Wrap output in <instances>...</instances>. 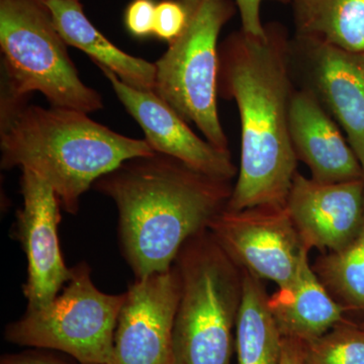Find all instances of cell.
I'll list each match as a JSON object with an SVG mask.
<instances>
[{
    "instance_id": "16",
    "label": "cell",
    "mask_w": 364,
    "mask_h": 364,
    "mask_svg": "<svg viewBox=\"0 0 364 364\" xmlns=\"http://www.w3.org/2000/svg\"><path fill=\"white\" fill-rule=\"evenodd\" d=\"M66 44L87 54L97 66L116 74L136 90L154 91L155 63L122 51L91 23L79 0H46Z\"/></svg>"
},
{
    "instance_id": "5",
    "label": "cell",
    "mask_w": 364,
    "mask_h": 364,
    "mask_svg": "<svg viewBox=\"0 0 364 364\" xmlns=\"http://www.w3.org/2000/svg\"><path fill=\"white\" fill-rule=\"evenodd\" d=\"M46 0H0V48L6 82L14 98L42 93L51 107L90 114L102 95L83 83Z\"/></svg>"
},
{
    "instance_id": "14",
    "label": "cell",
    "mask_w": 364,
    "mask_h": 364,
    "mask_svg": "<svg viewBox=\"0 0 364 364\" xmlns=\"http://www.w3.org/2000/svg\"><path fill=\"white\" fill-rule=\"evenodd\" d=\"M289 134L296 156L311 178L324 183L363 178V165L334 119L306 88L294 91Z\"/></svg>"
},
{
    "instance_id": "12",
    "label": "cell",
    "mask_w": 364,
    "mask_h": 364,
    "mask_svg": "<svg viewBox=\"0 0 364 364\" xmlns=\"http://www.w3.org/2000/svg\"><path fill=\"white\" fill-rule=\"evenodd\" d=\"M98 67L155 152L176 158L208 176L229 181L237 178L239 168L230 151L219 149L196 135L188 122L154 91L131 87L109 69Z\"/></svg>"
},
{
    "instance_id": "26",
    "label": "cell",
    "mask_w": 364,
    "mask_h": 364,
    "mask_svg": "<svg viewBox=\"0 0 364 364\" xmlns=\"http://www.w3.org/2000/svg\"><path fill=\"white\" fill-rule=\"evenodd\" d=\"M358 325L360 326V327L364 328V320L363 321V322L360 323V324Z\"/></svg>"
},
{
    "instance_id": "18",
    "label": "cell",
    "mask_w": 364,
    "mask_h": 364,
    "mask_svg": "<svg viewBox=\"0 0 364 364\" xmlns=\"http://www.w3.org/2000/svg\"><path fill=\"white\" fill-rule=\"evenodd\" d=\"M294 35L364 52V0H289Z\"/></svg>"
},
{
    "instance_id": "7",
    "label": "cell",
    "mask_w": 364,
    "mask_h": 364,
    "mask_svg": "<svg viewBox=\"0 0 364 364\" xmlns=\"http://www.w3.org/2000/svg\"><path fill=\"white\" fill-rule=\"evenodd\" d=\"M87 263L72 267L71 279L49 305L26 310L6 325L4 339L28 348L52 349L85 364H109L117 318L126 294L102 293Z\"/></svg>"
},
{
    "instance_id": "27",
    "label": "cell",
    "mask_w": 364,
    "mask_h": 364,
    "mask_svg": "<svg viewBox=\"0 0 364 364\" xmlns=\"http://www.w3.org/2000/svg\"><path fill=\"white\" fill-rule=\"evenodd\" d=\"M363 181H364V176H363Z\"/></svg>"
},
{
    "instance_id": "21",
    "label": "cell",
    "mask_w": 364,
    "mask_h": 364,
    "mask_svg": "<svg viewBox=\"0 0 364 364\" xmlns=\"http://www.w3.org/2000/svg\"><path fill=\"white\" fill-rule=\"evenodd\" d=\"M186 11L179 0H162L156 4L154 35L160 40L171 43L183 31Z\"/></svg>"
},
{
    "instance_id": "23",
    "label": "cell",
    "mask_w": 364,
    "mask_h": 364,
    "mask_svg": "<svg viewBox=\"0 0 364 364\" xmlns=\"http://www.w3.org/2000/svg\"><path fill=\"white\" fill-rule=\"evenodd\" d=\"M0 364H85L63 352L45 348H28L18 353L6 354Z\"/></svg>"
},
{
    "instance_id": "4",
    "label": "cell",
    "mask_w": 364,
    "mask_h": 364,
    "mask_svg": "<svg viewBox=\"0 0 364 364\" xmlns=\"http://www.w3.org/2000/svg\"><path fill=\"white\" fill-rule=\"evenodd\" d=\"M174 265L181 279V296L171 364H232L243 269L208 229L186 242Z\"/></svg>"
},
{
    "instance_id": "8",
    "label": "cell",
    "mask_w": 364,
    "mask_h": 364,
    "mask_svg": "<svg viewBox=\"0 0 364 364\" xmlns=\"http://www.w3.org/2000/svg\"><path fill=\"white\" fill-rule=\"evenodd\" d=\"M220 247L242 269L277 287L294 279L309 256L284 205L225 208L208 228Z\"/></svg>"
},
{
    "instance_id": "25",
    "label": "cell",
    "mask_w": 364,
    "mask_h": 364,
    "mask_svg": "<svg viewBox=\"0 0 364 364\" xmlns=\"http://www.w3.org/2000/svg\"><path fill=\"white\" fill-rule=\"evenodd\" d=\"M280 364H306L303 342L282 337Z\"/></svg>"
},
{
    "instance_id": "22",
    "label": "cell",
    "mask_w": 364,
    "mask_h": 364,
    "mask_svg": "<svg viewBox=\"0 0 364 364\" xmlns=\"http://www.w3.org/2000/svg\"><path fill=\"white\" fill-rule=\"evenodd\" d=\"M156 4L153 0H133L124 11V25L136 38L154 35Z\"/></svg>"
},
{
    "instance_id": "9",
    "label": "cell",
    "mask_w": 364,
    "mask_h": 364,
    "mask_svg": "<svg viewBox=\"0 0 364 364\" xmlns=\"http://www.w3.org/2000/svg\"><path fill=\"white\" fill-rule=\"evenodd\" d=\"M291 55L299 87L313 93L339 124L364 171V52L294 36Z\"/></svg>"
},
{
    "instance_id": "6",
    "label": "cell",
    "mask_w": 364,
    "mask_h": 364,
    "mask_svg": "<svg viewBox=\"0 0 364 364\" xmlns=\"http://www.w3.org/2000/svg\"><path fill=\"white\" fill-rule=\"evenodd\" d=\"M186 11L183 31L157 60L154 92L205 140L229 150L218 109L219 37L238 9L234 0H179Z\"/></svg>"
},
{
    "instance_id": "3",
    "label": "cell",
    "mask_w": 364,
    "mask_h": 364,
    "mask_svg": "<svg viewBox=\"0 0 364 364\" xmlns=\"http://www.w3.org/2000/svg\"><path fill=\"white\" fill-rule=\"evenodd\" d=\"M1 168L30 170L47 182L63 210L76 215L80 198L95 182L132 158L155 151L75 109L28 105L1 95Z\"/></svg>"
},
{
    "instance_id": "19",
    "label": "cell",
    "mask_w": 364,
    "mask_h": 364,
    "mask_svg": "<svg viewBox=\"0 0 364 364\" xmlns=\"http://www.w3.org/2000/svg\"><path fill=\"white\" fill-rule=\"evenodd\" d=\"M311 265L321 284L346 314L364 313V225L348 245L321 253Z\"/></svg>"
},
{
    "instance_id": "15",
    "label": "cell",
    "mask_w": 364,
    "mask_h": 364,
    "mask_svg": "<svg viewBox=\"0 0 364 364\" xmlns=\"http://www.w3.org/2000/svg\"><path fill=\"white\" fill-rule=\"evenodd\" d=\"M268 308L282 336L303 343L318 338L347 318L344 309L314 272L309 256L291 282L269 294Z\"/></svg>"
},
{
    "instance_id": "13",
    "label": "cell",
    "mask_w": 364,
    "mask_h": 364,
    "mask_svg": "<svg viewBox=\"0 0 364 364\" xmlns=\"http://www.w3.org/2000/svg\"><path fill=\"white\" fill-rule=\"evenodd\" d=\"M286 208L309 252L340 250L364 225L363 178L324 183L298 171Z\"/></svg>"
},
{
    "instance_id": "10",
    "label": "cell",
    "mask_w": 364,
    "mask_h": 364,
    "mask_svg": "<svg viewBox=\"0 0 364 364\" xmlns=\"http://www.w3.org/2000/svg\"><path fill=\"white\" fill-rule=\"evenodd\" d=\"M124 294L109 364H171L174 318L181 296L176 265L134 280Z\"/></svg>"
},
{
    "instance_id": "11",
    "label": "cell",
    "mask_w": 364,
    "mask_h": 364,
    "mask_svg": "<svg viewBox=\"0 0 364 364\" xmlns=\"http://www.w3.org/2000/svg\"><path fill=\"white\" fill-rule=\"evenodd\" d=\"M23 205L16 213L14 236L28 261V279L23 293L26 310H38L58 296L72 277L62 255L58 237L61 222L56 193L47 182L30 170L21 169Z\"/></svg>"
},
{
    "instance_id": "2",
    "label": "cell",
    "mask_w": 364,
    "mask_h": 364,
    "mask_svg": "<svg viewBox=\"0 0 364 364\" xmlns=\"http://www.w3.org/2000/svg\"><path fill=\"white\" fill-rule=\"evenodd\" d=\"M233 186L155 152L127 160L92 188L116 205L122 253L142 279L173 267L186 242L227 208Z\"/></svg>"
},
{
    "instance_id": "20",
    "label": "cell",
    "mask_w": 364,
    "mask_h": 364,
    "mask_svg": "<svg viewBox=\"0 0 364 364\" xmlns=\"http://www.w3.org/2000/svg\"><path fill=\"white\" fill-rule=\"evenodd\" d=\"M306 364H364V328L348 318L304 343Z\"/></svg>"
},
{
    "instance_id": "1",
    "label": "cell",
    "mask_w": 364,
    "mask_h": 364,
    "mask_svg": "<svg viewBox=\"0 0 364 364\" xmlns=\"http://www.w3.org/2000/svg\"><path fill=\"white\" fill-rule=\"evenodd\" d=\"M291 38L282 23L254 36L242 28L220 44L219 95L234 100L241 124L238 176L228 210L284 205L298 172L289 134L296 87Z\"/></svg>"
},
{
    "instance_id": "24",
    "label": "cell",
    "mask_w": 364,
    "mask_h": 364,
    "mask_svg": "<svg viewBox=\"0 0 364 364\" xmlns=\"http://www.w3.org/2000/svg\"><path fill=\"white\" fill-rule=\"evenodd\" d=\"M240 14L241 28L244 32L254 36H262L265 33V23L261 21L260 9L264 1L289 4V0H234Z\"/></svg>"
},
{
    "instance_id": "17",
    "label": "cell",
    "mask_w": 364,
    "mask_h": 364,
    "mask_svg": "<svg viewBox=\"0 0 364 364\" xmlns=\"http://www.w3.org/2000/svg\"><path fill=\"white\" fill-rule=\"evenodd\" d=\"M243 294L236 324L237 364H280L282 336L268 308L264 282L243 269Z\"/></svg>"
}]
</instances>
